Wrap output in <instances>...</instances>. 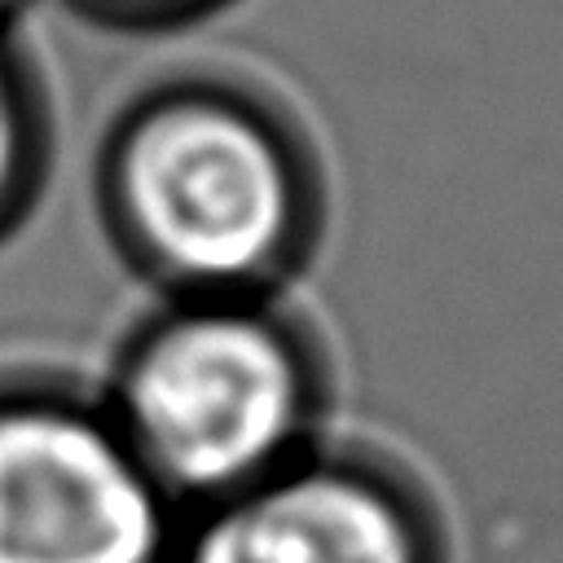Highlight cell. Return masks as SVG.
I'll list each match as a JSON object with an SVG mask.
<instances>
[{"label":"cell","instance_id":"cell-1","mask_svg":"<svg viewBox=\"0 0 563 563\" xmlns=\"http://www.w3.org/2000/svg\"><path fill=\"white\" fill-rule=\"evenodd\" d=\"M101 207L154 277L189 299H233L299 246L303 172L264 110L229 92L172 88L110 132Z\"/></svg>","mask_w":563,"mask_h":563},{"label":"cell","instance_id":"cell-2","mask_svg":"<svg viewBox=\"0 0 563 563\" xmlns=\"http://www.w3.org/2000/svg\"><path fill=\"white\" fill-rule=\"evenodd\" d=\"M101 400L158 488L194 515L303 453L312 383L277 317L189 299L128 343Z\"/></svg>","mask_w":563,"mask_h":563},{"label":"cell","instance_id":"cell-3","mask_svg":"<svg viewBox=\"0 0 563 563\" xmlns=\"http://www.w3.org/2000/svg\"><path fill=\"white\" fill-rule=\"evenodd\" d=\"M180 528L106 400L0 374V563H176Z\"/></svg>","mask_w":563,"mask_h":563},{"label":"cell","instance_id":"cell-4","mask_svg":"<svg viewBox=\"0 0 563 563\" xmlns=\"http://www.w3.org/2000/svg\"><path fill=\"white\" fill-rule=\"evenodd\" d=\"M176 563H444L422 501L369 462L299 453L185 515Z\"/></svg>","mask_w":563,"mask_h":563},{"label":"cell","instance_id":"cell-5","mask_svg":"<svg viewBox=\"0 0 563 563\" xmlns=\"http://www.w3.org/2000/svg\"><path fill=\"white\" fill-rule=\"evenodd\" d=\"M48 101L35 66L0 26V242H9L40 202L48 176Z\"/></svg>","mask_w":563,"mask_h":563},{"label":"cell","instance_id":"cell-6","mask_svg":"<svg viewBox=\"0 0 563 563\" xmlns=\"http://www.w3.org/2000/svg\"><path fill=\"white\" fill-rule=\"evenodd\" d=\"M70 4L101 22H150V18H167L172 9H185L198 0H70Z\"/></svg>","mask_w":563,"mask_h":563},{"label":"cell","instance_id":"cell-7","mask_svg":"<svg viewBox=\"0 0 563 563\" xmlns=\"http://www.w3.org/2000/svg\"><path fill=\"white\" fill-rule=\"evenodd\" d=\"M26 0H0V26H13V13L22 9Z\"/></svg>","mask_w":563,"mask_h":563}]
</instances>
